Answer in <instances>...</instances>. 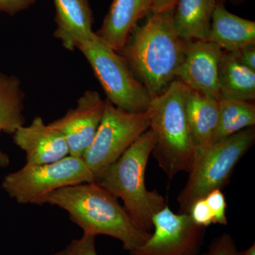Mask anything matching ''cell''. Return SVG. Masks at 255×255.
Listing matches in <instances>:
<instances>
[{
	"label": "cell",
	"instance_id": "cell-27",
	"mask_svg": "<svg viewBox=\"0 0 255 255\" xmlns=\"http://www.w3.org/2000/svg\"><path fill=\"white\" fill-rule=\"evenodd\" d=\"M177 0H152L150 13H158L174 7Z\"/></svg>",
	"mask_w": 255,
	"mask_h": 255
},
{
	"label": "cell",
	"instance_id": "cell-26",
	"mask_svg": "<svg viewBox=\"0 0 255 255\" xmlns=\"http://www.w3.org/2000/svg\"><path fill=\"white\" fill-rule=\"evenodd\" d=\"M231 53L240 63L255 71V44L245 47Z\"/></svg>",
	"mask_w": 255,
	"mask_h": 255
},
{
	"label": "cell",
	"instance_id": "cell-16",
	"mask_svg": "<svg viewBox=\"0 0 255 255\" xmlns=\"http://www.w3.org/2000/svg\"><path fill=\"white\" fill-rule=\"evenodd\" d=\"M217 0H177L173 24L178 36L187 41H206Z\"/></svg>",
	"mask_w": 255,
	"mask_h": 255
},
{
	"label": "cell",
	"instance_id": "cell-12",
	"mask_svg": "<svg viewBox=\"0 0 255 255\" xmlns=\"http://www.w3.org/2000/svg\"><path fill=\"white\" fill-rule=\"evenodd\" d=\"M13 140L26 153L27 164L56 162L70 155L68 144L61 132L36 117L29 126H23L12 135Z\"/></svg>",
	"mask_w": 255,
	"mask_h": 255
},
{
	"label": "cell",
	"instance_id": "cell-1",
	"mask_svg": "<svg viewBox=\"0 0 255 255\" xmlns=\"http://www.w3.org/2000/svg\"><path fill=\"white\" fill-rule=\"evenodd\" d=\"M43 204L65 210L84 234L118 240L129 253L142 246L152 233L140 228L118 199L97 182L61 188L42 197L36 205Z\"/></svg>",
	"mask_w": 255,
	"mask_h": 255
},
{
	"label": "cell",
	"instance_id": "cell-8",
	"mask_svg": "<svg viewBox=\"0 0 255 255\" xmlns=\"http://www.w3.org/2000/svg\"><path fill=\"white\" fill-rule=\"evenodd\" d=\"M149 127L147 112H128L105 100L100 127L82 157L96 181Z\"/></svg>",
	"mask_w": 255,
	"mask_h": 255
},
{
	"label": "cell",
	"instance_id": "cell-4",
	"mask_svg": "<svg viewBox=\"0 0 255 255\" xmlns=\"http://www.w3.org/2000/svg\"><path fill=\"white\" fill-rule=\"evenodd\" d=\"M154 147L155 137L149 128L96 181L122 199L128 214L148 233L153 231V216L167 205L157 191L146 188V168Z\"/></svg>",
	"mask_w": 255,
	"mask_h": 255
},
{
	"label": "cell",
	"instance_id": "cell-19",
	"mask_svg": "<svg viewBox=\"0 0 255 255\" xmlns=\"http://www.w3.org/2000/svg\"><path fill=\"white\" fill-rule=\"evenodd\" d=\"M221 99L254 102L255 71L240 63L231 53L223 52L219 65Z\"/></svg>",
	"mask_w": 255,
	"mask_h": 255
},
{
	"label": "cell",
	"instance_id": "cell-24",
	"mask_svg": "<svg viewBox=\"0 0 255 255\" xmlns=\"http://www.w3.org/2000/svg\"><path fill=\"white\" fill-rule=\"evenodd\" d=\"M188 214L193 222L201 227L206 228L214 223V216L204 198L196 200L191 205Z\"/></svg>",
	"mask_w": 255,
	"mask_h": 255
},
{
	"label": "cell",
	"instance_id": "cell-17",
	"mask_svg": "<svg viewBox=\"0 0 255 255\" xmlns=\"http://www.w3.org/2000/svg\"><path fill=\"white\" fill-rule=\"evenodd\" d=\"M184 100L188 122L198 150L212 141L219 120V100L187 86Z\"/></svg>",
	"mask_w": 255,
	"mask_h": 255
},
{
	"label": "cell",
	"instance_id": "cell-9",
	"mask_svg": "<svg viewBox=\"0 0 255 255\" xmlns=\"http://www.w3.org/2000/svg\"><path fill=\"white\" fill-rule=\"evenodd\" d=\"M150 237L130 255H199L206 228L193 222L188 214H174L166 205L152 218Z\"/></svg>",
	"mask_w": 255,
	"mask_h": 255
},
{
	"label": "cell",
	"instance_id": "cell-28",
	"mask_svg": "<svg viewBox=\"0 0 255 255\" xmlns=\"http://www.w3.org/2000/svg\"><path fill=\"white\" fill-rule=\"evenodd\" d=\"M240 255H255V245L253 243L246 251L240 253Z\"/></svg>",
	"mask_w": 255,
	"mask_h": 255
},
{
	"label": "cell",
	"instance_id": "cell-23",
	"mask_svg": "<svg viewBox=\"0 0 255 255\" xmlns=\"http://www.w3.org/2000/svg\"><path fill=\"white\" fill-rule=\"evenodd\" d=\"M201 255H240V252L232 236L223 233L211 242L208 251Z\"/></svg>",
	"mask_w": 255,
	"mask_h": 255
},
{
	"label": "cell",
	"instance_id": "cell-22",
	"mask_svg": "<svg viewBox=\"0 0 255 255\" xmlns=\"http://www.w3.org/2000/svg\"><path fill=\"white\" fill-rule=\"evenodd\" d=\"M204 199L214 216V224L223 225V226L227 225L228 220L226 217L227 204L221 189H214L211 191L204 197Z\"/></svg>",
	"mask_w": 255,
	"mask_h": 255
},
{
	"label": "cell",
	"instance_id": "cell-7",
	"mask_svg": "<svg viewBox=\"0 0 255 255\" xmlns=\"http://www.w3.org/2000/svg\"><path fill=\"white\" fill-rule=\"evenodd\" d=\"M96 182L83 159L68 155L43 164H27L7 174L1 187L20 204H35L44 196L61 188Z\"/></svg>",
	"mask_w": 255,
	"mask_h": 255
},
{
	"label": "cell",
	"instance_id": "cell-20",
	"mask_svg": "<svg viewBox=\"0 0 255 255\" xmlns=\"http://www.w3.org/2000/svg\"><path fill=\"white\" fill-rule=\"evenodd\" d=\"M255 124L254 102L221 99L217 127L211 142L223 140Z\"/></svg>",
	"mask_w": 255,
	"mask_h": 255
},
{
	"label": "cell",
	"instance_id": "cell-29",
	"mask_svg": "<svg viewBox=\"0 0 255 255\" xmlns=\"http://www.w3.org/2000/svg\"><path fill=\"white\" fill-rule=\"evenodd\" d=\"M218 3H223L225 1H227V0H217ZM231 1H238V0H231Z\"/></svg>",
	"mask_w": 255,
	"mask_h": 255
},
{
	"label": "cell",
	"instance_id": "cell-10",
	"mask_svg": "<svg viewBox=\"0 0 255 255\" xmlns=\"http://www.w3.org/2000/svg\"><path fill=\"white\" fill-rule=\"evenodd\" d=\"M105 100L95 90H87L78 99L75 108L49 124L61 132L70 155L82 158L91 145L103 117Z\"/></svg>",
	"mask_w": 255,
	"mask_h": 255
},
{
	"label": "cell",
	"instance_id": "cell-5",
	"mask_svg": "<svg viewBox=\"0 0 255 255\" xmlns=\"http://www.w3.org/2000/svg\"><path fill=\"white\" fill-rule=\"evenodd\" d=\"M255 141V129L252 127L198 149L187 184L177 197L178 214H188L196 200L224 187L233 169Z\"/></svg>",
	"mask_w": 255,
	"mask_h": 255
},
{
	"label": "cell",
	"instance_id": "cell-18",
	"mask_svg": "<svg viewBox=\"0 0 255 255\" xmlns=\"http://www.w3.org/2000/svg\"><path fill=\"white\" fill-rule=\"evenodd\" d=\"M24 92L16 75L0 73V133L13 135L24 126ZM9 164V157L0 149V169Z\"/></svg>",
	"mask_w": 255,
	"mask_h": 255
},
{
	"label": "cell",
	"instance_id": "cell-2",
	"mask_svg": "<svg viewBox=\"0 0 255 255\" xmlns=\"http://www.w3.org/2000/svg\"><path fill=\"white\" fill-rule=\"evenodd\" d=\"M173 11L172 8L150 13L144 24L134 28L120 51L151 97L162 93L177 80L185 55L188 41L174 29Z\"/></svg>",
	"mask_w": 255,
	"mask_h": 255
},
{
	"label": "cell",
	"instance_id": "cell-14",
	"mask_svg": "<svg viewBox=\"0 0 255 255\" xmlns=\"http://www.w3.org/2000/svg\"><path fill=\"white\" fill-rule=\"evenodd\" d=\"M56 28L54 36L70 51L94 36V17L88 0H53Z\"/></svg>",
	"mask_w": 255,
	"mask_h": 255
},
{
	"label": "cell",
	"instance_id": "cell-6",
	"mask_svg": "<svg viewBox=\"0 0 255 255\" xmlns=\"http://www.w3.org/2000/svg\"><path fill=\"white\" fill-rule=\"evenodd\" d=\"M77 49L90 63L107 100L128 112L147 111L152 97L118 52L101 41L96 33L81 42Z\"/></svg>",
	"mask_w": 255,
	"mask_h": 255
},
{
	"label": "cell",
	"instance_id": "cell-15",
	"mask_svg": "<svg viewBox=\"0 0 255 255\" xmlns=\"http://www.w3.org/2000/svg\"><path fill=\"white\" fill-rule=\"evenodd\" d=\"M206 41L217 45L223 51L234 53L255 44V22L232 14L223 3H217Z\"/></svg>",
	"mask_w": 255,
	"mask_h": 255
},
{
	"label": "cell",
	"instance_id": "cell-25",
	"mask_svg": "<svg viewBox=\"0 0 255 255\" xmlns=\"http://www.w3.org/2000/svg\"><path fill=\"white\" fill-rule=\"evenodd\" d=\"M35 2L36 0H0V12L14 16L28 9Z\"/></svg>",
	"mask_w": 255,
	"mask_h": 255
},
{
	"label": "cell",
	"instance_id": "cell-30",
	"mask_svg": "<svg viewBox=\"0 0 255 255\" xmlns=\"http://www.w3.org/2000/svg\"><path fill=\"white\" fill-rule=\"evenodd\" d=\"M0 13H1V12H0Z\"/></svg>",
	"mask_w": 255,
	"mask_h": 255
},
{
	"label": "cell",
	"instance_id": "cell-11",
	"mask_svg": "<svg viewBox=\"0 0 255 255\" xmlns=\"http://www.w3.org/2000/svg\"><path fill=\"white\" fill-rule=\"evenodd\" d=\"M223 50L206 41H188L177 80L192 90L216 100L221 99L219 86V65Z\"/></svg>",
	"mask_w": 255,
	"mask_h": 255
},
{
	"label": "cell",
	"instance_id": "cell-13",
	"mask_svg": "<svg viewBox=\"0 0 255 255\" xmlns=\"http://www.w3.org/2000/svg\"><path fill=\"white\" fill-rule=\"evenodd\" d=\"M152 0H113L97 37L107 46L120 52L137 21L151 12Z\"/></svg>",
	"mask_w": 255,
	"mask_h": 255
},
{
	"label": "cell",
	"instance_id": "cell-3",
	"mask_svg": "<svg viewBox=\"0 0 255 255\" xmlns=\"http://www.w3.org/2000/svg\"><path fill=\"white\" fill-rule=\"evenodd\" d=\"M185 89L180 80H174L152 97L146 111L155 137L152 155L169 179L179 172H190L197 151L186 114Z\"/></svg>",
	"mask_w": 255,
	"mask_h": 255
},
{
	"label": "cell",
	"instance_id": "cell-21",
	"mask_svg": "<svg viewBox=\"0 0 255 255\" xmlns=\"http://www.w3.org/2000/svg\"><path fill=\"white\" fill-rule=\"evenodd\" d=\"M96 236L83 234L82 238L73 240L68 246L51 255H98L95 247Z\"/></svg>",
	"mask_w": 255,
	"mask_h": 255
}]
</instances>
